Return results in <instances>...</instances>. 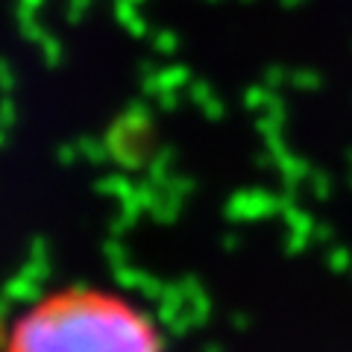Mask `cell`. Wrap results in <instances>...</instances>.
Masks as SVG:
<instances>
[{
  "label": "cell",
  "mask_w": 352,
  "mask_h": 352,
  "mask_svg": "<svg viewBox=\"0 0 352 352\" xmlns=\"http://www.w3.org/2000/svg\"><path fill=\"white\" fill-rule=\"evenodd\" d=\"M6 352H162L138 305L100 288H68L24 311Z\"/></svg>",
  "instance_id": "cell-1"
}]
</instances>
